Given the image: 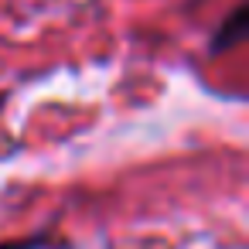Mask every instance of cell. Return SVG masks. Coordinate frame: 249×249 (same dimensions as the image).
<instances>
[{
    "label": "cell",
    "instance_id": "cell-1",
    "mask_svg": "<svg viewBox=\"0 0 249 249\" xmlns=\"http://www.w3.org/2000/svg\"><path fill=\"white\" fill-rule=\"evenodd\" d=\"M246 31H249V7L246 4H235L232 14L215 28V35L208 38V55H222V52H232L246 41Z\"/></svg>",
    "mask_w": 249,
    "mask_h": 249
}]
</instances>
